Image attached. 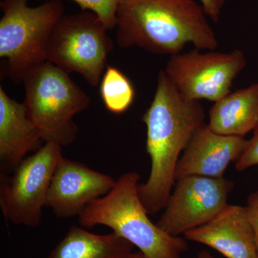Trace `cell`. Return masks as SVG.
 I'll list each match as a JSON object with an SVG mask.
<instances>
[{
  "label": "cell",
  "instance_id": "obj_1",
  "mask_svg": "<svg viewBox=\"0 0 258 258\" xmlns=\"http://www.w3.org/2000/svg\"><path fill=\"white\" fill-rule=\"evenodd\" d=\"M205 118L200 101L183 96L161 70L154 98L142 117L147 127L146 150L151 159V171L147 181L139 184L138 191L149 215L165 208L175 184L181 153L205 124Z\"/></svg>",
  "mask_w": 258,
  "mask_h": 258
},
{
  "label": "cell",
  "instance_id": "obj_2",
  "mask_svg": "<svg viewBox=\"0 0 258 258\" xmlns=\"http://www.w3.org/2000/svg\"><path fill=\"white\" fill-rule=\"evenodd\" d=\"M117 42L159 55H176L191 44L215 50L218 40L199 0H121L116 13Z\"/></svg>",
  "mask_w": 258,
  "mask_h": 258
},
{
  "label": "cell",
  "instance_id": "obj_3",
  "mask_svg": "<svg viewBox=\"0 0 258 258\" xmlns=\"http://www.w3.org/2000/svg\"><path fill=\"white\" fill-rule=\"evenodd\" d=\"M139 179L136 171L122 174L109 192L88 205L79 217V225L87 229L109 227L147 258H181L189 249L187 240L153 223L139 198Z\"/></svg>",
  "mask_w": 258,
  "mask_h": 258
},
{
  "label": "cell",
  "instance_id": "obj_4",
  "mask_svg": "<svg viewBox=\"0 0 258 258\" xmlns=\"http://www.w3.org/2000/svg\"><path fill=\"white\" fill-rule=\"evenodd\" d=\"M1 75L23 83L31 70L48 62L51 37L64 15L62 0H47L31 8L28 0L0 3Z\"/></svg>",
  "mask_w": 258,
  "mask_h": 258
},
{
  "label": "cell",
  "instance_id": "obj_5",
  "mask_svg": "<svg viewBox=\"0 0 258 258\" xmlns=\"http://www.w3.org/2000/svg\"><path fill=\"white\" fill-rule=\"evenodd\" d=\"M23 83V103L42 142L62 147L74 143L79 132L74 118L91 104L87 93L69 73L50 62L31 70Z\"/></svg>",
  "mask_w": 258,
  "mask_h": 258
},
{
  "label": "cell",
  "instance_id": "obj_6",
  "mask_svg": "<svg viewBox=\"0 0 258 258\" xmlns=\"http://www.w3.org/2000/svg\"><path fill=\"white\" fill-rule=\"evenodd\" d=\"M108 30L92 12L63 15L51 37L48 62L81 75L92 87L99 86L114 48Z\"/></svg>",
  "mask_w": 258,
  "mask_h": 258
},
{
  "label": "cell",
  "instance_id": "obj_7",
  "mask_svg": "<svg viewBox=\"0 0 258 258\" xmlns=\"http://www.w3.org/2000/svg\"><path fill=\"white\" fill-rule=\"evenodd\" d=\"M62 157L61 146L44 143L9 174H1L0 208L6 220L26 227L40 225L51 179Z\"/></svg>",
  "mask_w": 258,
  "mask_h": 258
},
{
  "label": "cell",
  "instance_id": "obj_8",
  "mask_svg": "<svg viewBox=\"0 0 258 258\" xmlns=\"http://www.w3.org/2000/svg\"><path fill=\"white\" fill-rule=\"evenodd\" d=\"M194 49L169 56L166 76L183 96L190 100L214 103L231 93L232 83L246 67L244 52Z\"/></svg>",
  "mask_w": 258,
  "mask_h": 258
},
{
  "label": "cell",
  "instance_id": "obj_9",
  "mask_svg": "<svg viewBox=\"0 0 258 258\" xmlns=\"http://www.w3.org/2000/svg\"><path fill=\"white\" fill-rule=\"evenodd\" d=\"M234 186L225 177L189 176L176 180L157 225L169 235L181 237L216 216L227 205Z\"/></svg>",
  "mask_w": 258,
  "mask_h": 258
},
{
  "label": "cell",
  "instance_id": "obj_10",
  "mask_svg": "<svg viewBox=\"0 0 258 258\" xmlns=\"http://www.w3.org/2000/svg\"><path fill=\"white\" fill-rule=\"evenodd\" d=\"M115 181L111 176L62 157L51 179L46 207L58 218L79 217L90 203L109 192Z\"/></svg>",
  "mask_w": 258,
  "mask_h": 258
},
{
  "label": "cell",
  "instance_id": "obj_11",
  "mask_svg": "<svg viewBox=\"0 0 258 258\" xmlns=\"http://www.w3.org/2000/svg\"><path fill=\"white\" fill-rule=\"evenodd\" d=\"M248 142L244 137L215 133L205 123L181 154L176 165V181L189 176L224 177L227 166L240 157Z\"/></svg>",
  "mask_w": 258,
  "mask_h": 258
},
{
  "label": "cell",
  "instance_id": "obj_12",
  "mask_svg": "<svg viewBox=\"0 0 258 258\" xmlns=\"http://www.w3.org/2000/svg\"><path fill=\"white\" fill-rule=\"evenodd\" d=\"M187 241L205 244L226 258H257L253 229L245 207L227 204L208 223L188 231Z\"/></svg>",
  "mask_w": 258,
  "mask_h": 258
},
{
  "label": "cell",
  "instance_id": "obj_13",
  "mask_svg": "<svg viewBox=\"0 0 258 258\" xmlns=\"http://www.w3.org/2000/svg\"><path fill=\"white\" fill-rule=\"evenodd\" d=\"M41 136L32 123L23 103L10 98L0 86V166L1 174H9L41 147Z\"/></svg>",
  "mask_w": 258,
  "mask_h": 258
},
{
  "label": "cell",
  "instance_id": "obj_14",
  "mask_svg": "<svg viewBox=\"0 0 258 258\" xmlns=\"http://www.w3.org/2000/svg\"><path fill=\"white\" fill-rule=\"evenodd\" d=\"M209 128L221 135L244 137L258 125V83L230 93L209 111Z\"/></svg>",
  "mask_w": 258,
  "mask_h": 258
},
{
  "label": "cell",
  "instance_id": "obj_15",
  "mask_svg": "<svg viewBox=\"0 0 258 258\" xmlns=\"http://www.w3.org/2000/svg\"><path fill=\"white\" fill-rule=\"evenodd\" d=\"M134 247L114 232L97 235L73 226L47 258H129Z\"/></svg>",
  "mask_w": 258,
  "mask_h": 258
},
{
  "label": "cell",
  "instance_id": "obj_16",
  "mask_svg": "<svg viewBox=\"0 0 258 258\" xmlns=\"http://www.w3.org/2000/svg\"><path fill=\"white\" fill-rule=\"evenodd\" d=\"M99 86L102 101L111 113L122 114L134 103L136 91L133 84L117 68L108 66Z\"/></svg>",
  "mask_w": 258,
  "mask_h": 258
},
{
  "label": "cell",
  "instance_id": "obj_17",
  "mask_svg": "<svg viewBox=\"0 0 258 258\" xmlns=\"http://www.w3.org/2000/svg\"><path fill=\"white\" fill-rule=\"evenodd\" d=\"M82 11H91L98 17L108 30L116 27V13L121 0H72Z\"/></svg>",
  "mask_w": 258,
  "mask_h": 258
},
{
  "label": "cell",
  "instance_id": "obj_18",
  "mask_svg": "<svg viewBox=\"0 0 258 258\" xmlns=\"http://www.w3.org/2000/svg\"><path fill=\"white\" fill-rule=\"evenodd\" d=\"M258 165V125L253 131V136L249 139L247 149L235 162V169L242 171Z\"/></svg>",
  "mask_w": 258,
  "mask_h": 258
},
{
  "label": "cell",
  "instance_id": "obj_19",
  "mask_svg": "<svg viewBox=\"0 0 258 258\" xmlns=\"http://www.w3.org/2000/svg\"><path fill=\"white\" fill-rule=\"evenodd\" d=\"M245 208L253 229L258 254V190L249 195Z\"/></svg>",
  "mask_w": 258,
  "mask_h": 258
},
{
  "label": "cell",
  "instance_id": "obj_20",
  "mask_svg": "<svg viewBox=\"0 0 258 258\" xmlns=\"http://www.w3.org/2000/svg\"><path fill=\"white\" fill-rule=\"evenodd\" d=\"M199 1L203 7L208 18H210L213 23H218L227 0H199Z\"/></svg>",
  "mask_w": 258,
  "mask_h": 258
},
{
  "label": "cell",
  "instance_id": "obj_21",
  "mask_svg": "<svg viewBox=\"0 0 258 258\" xmlns=\"http://www.w3.org/2000/svg\"><path fill=\"white\" fill-rule=\"evenodd\" d=\"M197 258H215L210 252L206 250H202L199 252Z\"/></svg>",
  "mask_w": 258,
  "mask_h": 258
},
{
  "label": "cell",
  "instance_id": "obj_22",
  "mask_svg": "<svg viewBox=\"0 0 258 258\" xmlns=\"http://www.w3.org/2000/svg\"><path fill=\"white\" fill-rule=\"evenodd\" d=\"M129 258H147L145 257V256L142 253V252L139 251V252H133V253L132 254V255L130 256V257Z\"/></svg>",
  "mask_w": 258,
  "mask_h": 258
},
{
  "label": "cell",
  "instance_id": "obj_23",
  "mask_svg": "<svg viewBox=\"0 0 258 258\" xmlns=\"http://www.w3.org/2000/svg\"><path fill=\"white\" fill-rule=\"evenodd\" d=\"M258 258V257H257Z\"/></svg>",
  "mask_w": 258,
  "mask_h": 258
}]
</instances>
